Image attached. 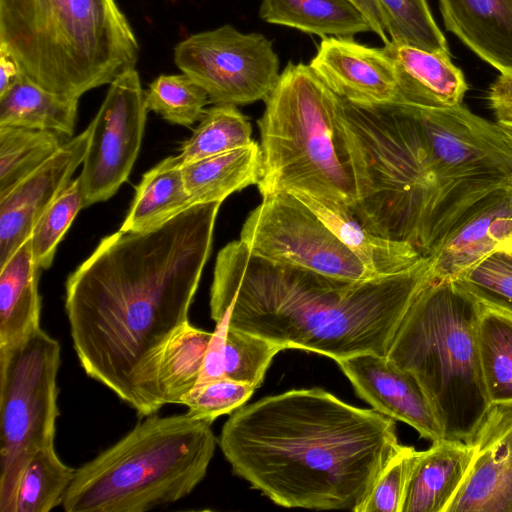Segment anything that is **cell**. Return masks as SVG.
<instances>
[{
  "instance_id": "25",
  "label": "cell",
  "mask_w": 512,
  "mask_h": 512,
  "mask_svg": "<svg viewBox=\"0 0 512 512\" xmlns=\"http://www.w3.org/2000/svg\"><path fill=\"white\" fill-rule=\"evenodd\" d=\"M192 206L183 179L182 165L177 156H169L143 174L119 230L150 231Z\"/></svg>"
},
{
  "instance_id": "2",
  "label": "cell",
  "mask_w": 512,
  "mask_h": 512,
  "mask_svg": "<svg viewBox=\"0 0 512 512\" xmlns=\"http://www.w3.org/2000/svg\"><path fill=\"white\" fill-rule=\"evenodd\" d=\"M218 443L233 473L276 505L354 512L401 447L392 418L317 387L241 406Z\"/></svg>"
},
{
  "instance_id": "26",
  "label": "cell",
  "mask_w": 512,
  "mask_h": 512,
  "mask_svg": "<svg viewBox=\"0 0 512 512\" xmlns=\"http://www.w3.org/2000/svg\"><path fill=\"white\" fill-rule=\"evenodd\" d=\"M259 16L268 23L322 38L353 37L371 31L365 15L352 0H262Z\"/></svg>"
},
{
  "instance_id": "27",
  "label": "cell",
  "mask_w": 512,
  "mask_h": 512,
  "mask_svg": "<svg viewBox=\"0 0 512 512\" xmlns=\"http://www.w3.org/2000/svg\"><path fill=\"white\" fill-rule=\"evenodd\" d=\"M78 101L48 91L24 76L0 95V126L46 130L73 137Z\"/></svg>"
},
{
  "instance_id": "17",
  "label": "cell",
  "mask_w": 512,
  "mask_h": 512,
  "mask_svg": "<svg viewBox=\"0 0 512 512\" xmlns=\"http://www.w3.org/2000/svg\"><path fill=\"white\" fill-rule=\"evenodd\" d=\"M336 363L358 396L374 410L408 424L432 443L444 439L442 427L417 380L387 356L362 353Z\"/></svg>"
},
{
  "instance_id": "11",
  "label": "cell",
  "mask_w": 512,
  "mask_h": 512,
  "mask_svg": "<svg viewBox=\"0 0 512 512\" xmlns=\"http://www.w3.org/2000/svg\"><path fill=\"white\" fill-rule=\"evenodd\" d=\"M240 240L254 255L275 263L345 280L376 278L291 192L263 197L246 218Z\"/></svg>"
},
{
  "instance_id": "28",
  "label": "cell",
  "mask_w": 512,
  "mask_h": 512,
  "mask_svg": "<svg viewBox=\"0 0 512 512\" xmlns=\"http://www.w3.org/2000/svg\"><path fill=\"white\" fill-rule=\"evenodd\" d=\"M477 299L476 338L489 400L512 401V312Z\"/></svg>"
},
{
  "instance_id": "7",
  "label": "cell",
  "mask_w": 512,
  "mask_h": 512,
  "mask_svg": "<svg viewBox=\"0 0 512 512\" xmlns=\"http://www.w3.org/2000/svg\"><path fill=\"white\" fill-rule=\"evenodd\" d=\"M477 312V297L458 281L429 278L387 355L417 380L444 439L467 442L491 403L477 346Z\"/></svg>"
},
{
  "instance_id": "8",
  "label": "cell",
  "mask_w": 512,
  "mask_h": 512,
  "mask_svg": "<svg viewBox=\"0 0 512 512\" xmlns=\"http://www.w3.org/2000/svg\"><path fill=\"white\" fill-rule=\"evenodd\" d=\"M257 121L263 197L302 192L346 204L356 200L350 154L340 122V97L310 68L289 62Z\"/></svg>"
},
{
  "instance_id": "5",
  "label": "cell",
  "mask_w": 512,
  "mask_h": 512,
  "mask_svg": "<svg viewBox=\"0 0 512 512\" xmlns=\"http://www.w3.org/2000/svg\"><path fill=\"white\" fill-rule=\"evenodd\" d=\"M0 46L32 82L78 99L135 68L139 56L116 0H0Z\"/></svg>"
},
{
  "instance_id": "1",
  "label": "cell",
  "mask_w": 512,
  "mask_h": 512,
  "mask_svg": "<svg viewBox=\"0 0 512 512\" xmlns=\"http://www.w3.org/2000/svg\"><path fill=\"white\" fill-rule=\"evenodd\" d=\"M220 205H194L150 231L110 234L66 280L65 310L83 370L141 416L165 405L159 356L189 321Z\"/></svg>"
},
{
  "instance_id": "39",
  "label": "cell",
  "mask_w": 512,
  "mask_h": 512,
  "mask_svg": "<svg viewBox=\"0 0 512 512\" xmlns=\"http://www.w3.org/2000/svg\"><path fill=\"white\" fill-rule=\"evenodd\" d=\"M456 281L477 298L512 312V251L489 256Z\"/></svg>"
},
{
  "instance_id": "19",
  "label": "cell",
  "mask_w": 512,
  "mask_h": 512,
  "mask_svg": "<svg viewBox=\"0 0 512 512\" xmlns=\"http://www.w3.org/2000/svg\"><path fill=\"white\" fill-rule=\"evenodd\" d=\"M384 48L395 68V104L447 108L462 103L468 85L450 55L391 40L384 44Z\"/></svg>"
},
{
  "instance_id": "10",
  "label": "cell",
  "mask_w": 512,
  "mask_h": 512,
  "mask_svg": "<svg viewBox=\"0 0 512 512\" xmlns=\"http://www.w3.org/2000/svg\"><path fill=\"white\" fill-rule=\"evenodd\" d=\"M416 108L437 174L458 203L512 186V148L499 124L461 104Z\"/></svg>"
},
{
  "instance_id": "16",
  "label": "cell",
  "mask_w": 512,
  "mask_h": 512,
  "mask_svg": "<svg viewBox=\"0 0 512 512\" xmlns=\"http://www.w3.org/2000/svg\"><path fill=\"white\" fill-rule=\"evenodd\" d=\"M90 135L89 125L0 198V267L30 238L38 219L72 181L85 159Z\"/></svg>"
},
{
  "instance_id": "4",
  "label": "cell",
  "mask_w": 512,
  "mask_h": 512,
  "mask_svg": "<svg viewBox=\"0 0 512 512\" xmlns=\"http://www.w3.org/2000/svg\"><path fill=\"white\" fill-rule=\"evenodd\" d=\"M340 99L356 187L351 211L375 235L427 257L473 204L458 203L439 178L415 106Z\"/></svg>"
},
{
  "instance_id": "6",
  "label": "cell",
  "mask_w": 512,
  "mask_h": 512,
  "mask_svg": "<svg viewBox=\"0 0 512 512\" xmlns=\"http://www.w3.org/2000/svg\"><path fill=\"white\" fill-rule=\"evenodd\" d=\"M213 422L187 411L149 415L75 470L66 512H145L189 495L204 479L217 439Z\"/></svg>"
},
{
  "instance_id": "37",
  "label": "cell",
  "mask_w": 512,
  "mask_h": 512,
  "mask_svg": "<svg viewBox=\"0 0 512 512\" xmlns=\"http://www.w3.org/2000/svg\"><path fill=\"white\" fill-rule=\"evenodd\" d=\"M255 389L250 384L223 377L197 383L180 404L187 406L189 413L213 422L243 406Z\"/></svg>"
},
{
  "instance_id": "18",
  "label": "cell",
  "mask_w": 512,
  "mask_h": 512,
  "mask_svg": "<svg viewBox=\"0 0 512 512\" xmlns=\"http://www.w3.org/2000/svg\"><path fill=\"white\" fill-rule=\"evenodd\" d=\"M309 66L344 100L364 105L396 103L395 68L384 47L366 46L350 36H327Z\"/></svg>"
},
{
  "instance_id": "30",
  "label": "cell",
  "mask_w": 512,
  "mask_h": 512,
  "mask_svg": "<svg viewBox=\"0 0 512 512\" xmlns=\"http://www.w3.org/2000/svg\"><path fill=\"white\" fill-rule=\"evenodd\" d=\"M75 470L59 459L54 445L36 451L21 472L15 512H48L61 505Z\"/></svg>"
},
{
  "instance_id": "13",
  "label": "cell",
  "mask_w": 512,
  "mask_h": 512,
  "mask_svg": "<svg viewBox=\"0 0 512 512\" xmlns=\"http://www.w3.org/2000/svg\"><path fill=\"white\" fill-rule=\"evenodd\" d=\"M147 106L136 68L117 76L89 124L80 176L84 207L106 201L127 181L144 134Z\"/></svg>"
},
{
  "instance_id": "21",
  "label": "cell",
  "mask_w": 512,
  "mask_h": 512,
  "mask_svg": "<svg viewBox=\"0 0 512 512\" xmlns=\"http://www.w3.org/2000/svg\"><path fill=\"white\" fill-rule=\"evenodd\" d=\"M447 30L501 73L512 72V0H439Z\"/></svg>"
},
{
  "instance_id": "32",
  "label": "cell",
  "mask_w": 512,
  "mask_h": 512,
  "mask_svg": "<svg viewBox=\"0 0 512 512\" xmlns=\"http://www.w3.org/2000/svg\"><path fill=\"white\" fill-rule=\"evenodd\" d=\"M248 119L234 105H215L205 112L177 155L181 165L246 147L253 143Z\"/></svg>"
},
{
  "instance_id": "29",
  "label": "cell",
  "mask_w": 512,
  "mask_h": 512,
  "mask_svg": "<svg viewBox=\"0 0 512 512\" xmlns=\"http://www.w3.org/2000/svg\"><path fill=\"white\" fill-rule=\"evenodd\" d=\"M213 332L182 324L163 346L157 380L164 404H180L197 384Z\"/></svg>"
},
{
  "instance_id": "9",
  "label": "cell",
  "mask_w": 512,
  "mask_h": 512,
  "mask_svg": "<svg viewBox=\"0 0 512 512\" xmlns=\"http://www.w3.org/2000/svg\"><path fill=\"white\" fill-rule=\"evenodd\" d=\"M60 351L41 327L0 348V512H15L23 468L36 451L54 445Z\"/></svg>"
},
{
  "instance_id": "35",
  "label": "cell",
  "mask_w": 512,
  "mask_h": 512,
  "mask_svg": "<svg viewBox=\"0 0 512 512\" xmlns=\"http://www.w3.org/2000/svg\"><path fill=\"white\" fill-rule=\"evenodd\" d=\"M83 207L80 182L76 178L41 215L32 230L31 248L39 269L50 268L59 242Z\"/></svg>"
},
{
  "instance_id": "31",
  "label": "cell",
  "mask_w": 512,
  "mask_h": 512,
  "mask_svg": "<svg viewBox=\"0 0 512 512\" xmlns=\"http://www.w3.org/2000/svg\"><path fill=\"white\" fill-rule=\"evenodd\" d=\"M59 134L0 126V198L48 161L63 144Z\"/></svg>"
},
{
  "instance_id": "24",
  "label": "cell",
  "mask_w": 512,
  "mask_h": 512,
  "mask_svg": "<svg viewBox=\"0 0 512 512\" xmlns=\"http://www.w3.org/2000/svg\"><path fill=\"white\" fill-rule=\"evenodd\" d=\"M186 190L193 205L222 203L229 195L258 184L262 153L257 142L182 166Z\"/></svg>"
},
{
  "instance_id": "43",
  "label": "cell",
  "mask_w": 512,
  "mask_h": 512,
  "mask_svg": "<svg viewBox=\"0 0 512 512\" xmlns=\"http://www.w3.org/2000/svg\"><path fill=\"white\" fill-rule=\"evenodd\" d=\"M24 76L14 57L0 46V95Z\"/></svg>"
},
{
  "instance_id": "22",
  "label": "cell",
  "mask_w": 512,
  "mask_h": 512,
  "mask_svg": "<svg viewBox=\"0 0 512 512\" xmlns=\"http://www.w3.org/2000/svg\"><path fill=\"white\" fill-rule=\"evenodd\" d=\"M472 448L461 440L441 439L419 451L401 512H446L471 465Z\"/></svg>"
},
{
  "instance_id": "40",
  "label": "cell",
  "mask_w": 512,
  "mask_h": 512,
  "mask_svg": "<svg viewBox=\"0 0 512 512\" xmlns=\"http://www.w3.org/2000/svg\"><path fill=\"white\" fill-rule=\"evenodd\" d=\"M216 323L208 346L202 371L197 383L224 377V346L229 328V313L226 312Z\"/></svg>"
},
{
  "instance_id": "42",
  "label": "cell",
  "mask_w": 512,
  "mask_h": 512,
  "mask_svg": "<svg viewBox=\"0 0 512 512\" xmlns=\"http://www.w3.org/2000/svg\"><path fill=\"white\" fill-rule=\"evenodd\" d=\"M365 15L371 31L380 37L384 44L388 43L389 37L386 32V23L382 10L377 0H352Z\"/></svg>"
},
{
  "instance_id": "38",
  "label": "cell",
  "mask_w": 512,
  "mask_h": 512,
  "mask_svg": "<svg viewBox=\"0 0 512 512\" xmlns=\"http://www.w3.org/2000/svg\"><path fill=\"white\" fill-rule=\"evenodd\" d=\"M419 451L401 445L378 476L357 512H401L408 480Z\"/></svg>"
},
{
  "instance_id": "33",
  "label": "cell",
  "mask_w": 512,
  "mask_h": 512,
  "mask_svg": "<svg viewBox=\"0 0 512 512\" xmlns=\"http://www.w3.org/2000/svg\"><path fill=\"white\" fill-rule=\"evenodd\" d=\"M391 41L450 55L446 39L437 26L427 0H377Z\"/></svg>"
},
{
  "instance_id": "44",
  "label": "cell",
  "mask_w": 512,
  "mask_h": 512,
  "mask_svg": "<svg viewBox=\"0 0 512 512\" xmlns=\"http://www.w3.org/2000/svg\"><path fill=\"white\" fill-rule=\"evenodd\" d=\"M502 132L504 133L509 145L512 148V126L507 125H499Z\"/></svg>"
},
{
  "instance_id": "23",
  "label": "cell",
  "mask_w": 512,
  "mask_h": 512,
  "mask_svg": "<svg viewBox=\"0 0 512 512\" xmlns=\"http://www.w3.org/2000/svg\"><path fill=\"white\" fill-rule=\"evenodd\" d=\"M39 271L30 238L0 267V348L40 328Z\"/></svg>"
},
{
  "instance_id": "20",
  "label": "cell",
  "mask_w": 512,
  "mask_h": 512,
  "mask_svg": "<svg viewBox=\"0 0 512 512\" xmlns=\"http://www.w3.org/2000/svg\"><path fill=\"white\" fill-rule=\"evenodd\" d=\"M329 227L374 277L397 275L423 258L410 243L380 237L365 228L344 203L291 192Z\"/></svg>"
},
{
  "instance_id": "41",
  "label": "cell",
  "mask_w": 512,
  "mask_h": 512,
  "mask_svg": "<svg viewBox=\"0 0 512 512\" xmlns=\"http://www.w3.org/2000/svg\"><path fill=\"white\" fill-rule=\"evenodd\" d=\"M488 101L497 124L512 126V72L501 73L491 84Z\"/></svg>"
},
{
  "instance_id": "36",
  "label": "cell",
  "mask_w": 512,
  "mask_h": 512,
  "mask_svg": "<svg viewBox=\"0 0 512 512\" xmlns=\"http://www.w3.org/2000/svg\"><path fill=\"white\" fill-rule=\"evenodd\" d=\"M282 350L272 341L229 326L224 346V377L258 388L272 359Z\"/></svg>"
},
{
  "instance_id": "15",
  "label": "cell",
  "mask_w": 512,
  "mask_h": 512,
  "mask_svg": "<svg viewBox=\"0 0 512 512\" xmlns=\"http://www.w3.org/2000/svg\"><path fill=\"white\" fill-rule=\"evenodd\" d=\"M512 251V186L473 204L426 257L433 281L457 280L497 252Z\"/></svg>"
},
{
  "instance_id": "14",
  "label": "cell",
  "mask_w": 512,
  "mask_h": 512,
  "mask_svg": "<svg viewBox=\"0 0 512 512\" xmlns=\"http://www.w3.org/2000/svg\"><path fill=\"white\" fill-rule=\"evenodd\" d=\"M466 443L469 472L446 512H512V401L491 402Z\"/></svg>"
},
{
  "instance_id": "12",
  "label": "cell",
  "mask_w": 512,
  "mask_h": 512,
  "mask_svg": "<svg viewBox=\"0 0 512 512\" xmlns=\"http://www.w3.org/2000/svg\"><path fill=\"white\" fill-rule=\"evenodd\" d=\"M174 62L215 105L265 100L281 74L271 40L259 33H242L230 24L179 42Z\"/></svg>"
},
{
  "instance_id": "34",
  "label": "cell",
  "mask_w": 512,
  "mask_h": 512,
  "mask_svg": "<svg viewBox=\"0 0 512 512\" xmlns=\"http://www.w3.org/2000/svg\"><path fill=\"white\" fill-rule=\"evenodd\" d=\"M145 101L148 111L186 127L200 121L210 103L206 91L184 73L155 78L145 91Z\"/></svg>"
},
{
  "instance_id": "3",
  "label": "cell",
  "mask_w": 512,
  "mask_h": 512,
  "mask_svg": "<svg viewBox=\"0 0 512 512\" xmlns=\"http://www.w3.org/2000/svg\"><path fill=\"white\" fill-rule=\"evenodd\" d=\"M429 279L428 259L409 271L352 281L275 263L239 239L216 259L210 314L217 322L335 362L362 353L387 356L403 317Z\"/></svg>"
}]
</instances>
